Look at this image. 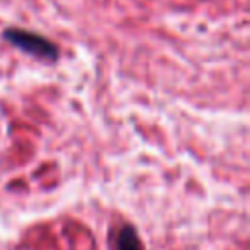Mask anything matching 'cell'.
I'll use <instances>...</instances> for the list:
<instances>
[{
  "label": "cell",
  "mask_w": 250,
  "mask_h": 250,
  "mask_svg": "<svg viewBox=\"0 0 250 250\" xmlns=\"http://www.w3.org/2000/svg\"><path fill=\"white\" fill-rule=\"evenodd\" d=\"M117 250H143L141 238L133 225H123L117 234Z\"/></svg>",
  "instance_id": "2"
},
{
  "label": "cell",
  "mask_w": 250,
  "mask_h": 250,
  "mask_svg": "<svg viewBox=\"0 0 250 250\" xmlns=\"http://www.w3.org/2000/svg\"><path fill=\"white\" fill-rule=\"evenodd\" d=\"M2 37L16 49H20L35 59H41L47 62H55L59 59V47L51 39H47L35 31L21 29V27H8V29H4Z\"/></svg>",
  "instance_id": "1"
}]
</instances>
